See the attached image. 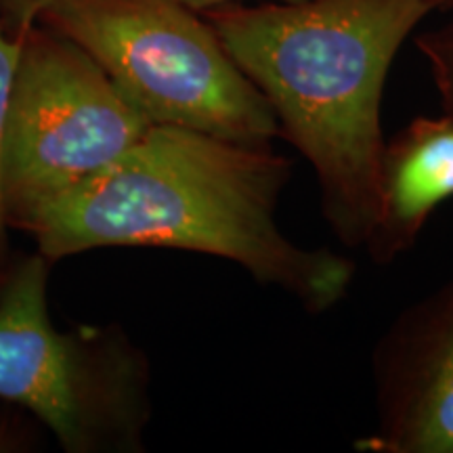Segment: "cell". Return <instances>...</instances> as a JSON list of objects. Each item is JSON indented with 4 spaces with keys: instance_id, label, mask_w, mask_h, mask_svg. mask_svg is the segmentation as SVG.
<instances>
[{
    "instance_id": "obj_10",
    "label": "cell",
    "mask_w": 453,
    "mask_h": 453,
    "mask_svg": "<svg viewBox=\"0 0 453 453\" xmlns=\"http://www.w3.org/2000/svg\"><path fill=\"white\" fill-rule=\"evenodd\" d=\"M50 0H0V7L7 11L11 19L19 24L21 32L32 26L36 17H41L42 9L47 7Z\"/></svg>"
},
{
    "instance_id": "obj_11",
    "label": "cell",
    "mask_w": 453,
    "mask_h": 453,
    "mask_svg": "<svg viewBox=\"0 0 453 453\" xmlns=\"http://www.w3.org/2000/svg\"><path fill=\"white\" fill-rule=\"evenodd\" d=\"M180 3L189 4L191 9H214L225 4H240L243 0H180ZM267 3H292V0H267Z\"/></svg>"
},
{
    "instance_id": "obj_2",
    "label": "cell",
    "mask_w": 453,
    "mask_h": 453,
    "mask_svg": "<svg viewBox=\"0 0 453 453\" xmlns=\"http://www.w3.org/2000/svg\"><path fill=\"white\" fill-rule=\"evenodd\" d=\"M433 7V0H292L206 9L226 53L273 107L280 134L313 166L321 211L347 246H365L376 223L390 64Z\"/></svg>"
},
{
    "instance_id": "obj_1",
    "label": "cell",
    "mask_w": 453,
    "mask_h": 453,
    "mask_svg": "<svg viewBox=\"0 0 453 453\" xmlns=\"http://www.w3.org/2000/svg\"><path fill=\"white\" fill-rule=\"evenodd\" d=\"M290 173V162L271 145L151 127L87 183L42 208L26 231L49 260L107 246L234 260L311 313H324L349 294L355 265L281 234L275 211Z\"/></svg>"
},
{
    "instance_id": "obj_9",
    "label": "cell",
    "mask_w": 453,
    "mask_h": 453,
    "mask_svg": "<svg viewBox=\"0 0 453 453\" xmlns=\"http://www.w3.org/2000/svg\"><path fill=\"white\" fill-rule=\"evenodd\" d=\"M422 49L426 50L434 65V78L443 95L445 113L453 116V27L424 38Z\"/></svg>"
},
{
    "instance_id": "obj_8",
    "label": "cell",
    "mask_w": 453,
    "mask_h": 453,
    "mask_svg": "<svg viewBox=\"0 0 453 453\" xmlns=\"http://www.w3.org/2000/svg\"><path fill=\"white\" fill-rule=\"evenodd\" d=\"M21 50V34L19 36H9L4 26L0 24V254L4 250V240H7V212H4L3 197V151H4V130H7V111L11 87L17 70V59Z\"/></svg>"
},
{
    "instance_id": "obj_4",
    "label": "cell",
    "mask_w": 453,
    "mask_h": 453,
    "mask_svg": "<svg viewBox=\"0 0 453 453\" xmlns=\"http://www.w3.org/2000/svg\"><path fill=\"white\" fill-rule=\"evenodd\" d=\"M49 263L38 252L0 286V399L27 407L70 453L139 451L150 364L118 327L57 330Z\"/></svg>"
},
{
    "instance_id": "obj_6",
    "label": "cell",
    "mask_w": 453,
    "mask_h": 453,
    "mask_svg": "<svg viewBox=\"0 0 453 453\" xmlns=\"http://www.w3.org/2000/svg\"><path fill=\"white\" fill-rule=\"evenodd\" d=\"M372 453H453V280L407 307L373 353Z\"/></svg>"
},
{
    "instance_id": "obj_5",
    "label": "cell",
    "mask_w": 453,
    "mask_h": 453,
    "mask_svg": "<svg viewBox=\"0 0 453 453\" xmlns=\"http://www.w3.org/2000/svg\"><path fill=\"white\" fill-rule=\"evenodd\" d=\"M151 124L93 57L59 32H21L3 151L9 226L87 183Z\"/></svg>"
},
{
    "instance_id": "obj_7",
    "label": "cell",
    "mask_w": 453,
    "mask_h": 453,
    "mask_svg": "<svg viewBox=\"0 0 453 453\" xmlns=\"http://www.w3.org/2000/svg\"><path fill=\"white\" fill-rule=\"evenodd\" d=\"M453 197V116L416 118L384 141L378 214L365 246L376 263L410 250L441 203Z\"/></svg>"
},
{
    "instance_id": "obj_3",
    "label": "cell",
    "mask_w": 453,
    "mask_h": 453,
    "mask_svg": "<svg viewBox=\"0 0 453 453\" xmlns=\"http://www.w3.org/2000/svg\"><path fill=\"white\" fill-rule=\"evenodd\" d=\"M41 17L78 44L151 127L248 145L280 134L273 107L180 0H50Z\"/></svg>"
}]
</instances>
